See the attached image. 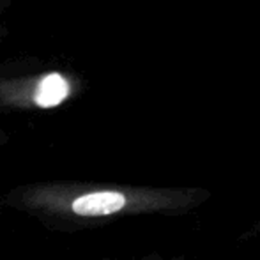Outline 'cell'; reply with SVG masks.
I'll return each instance as SVG.
<instances>
[{
    "mask_svg": "<svg viewBox=\"0 0 260 260\" xmlns=\"http://www.w3.org/2000/svg\"><path fill=\"white\" fill-rule=\"evenodd\" d=\"M85 80L38 58L0 60V113L48 112L78 100Z\"/></svg>",
    "mask_w": 260,
    "mask_h": 260,
    "instance_id": "cell-2",
    "label": "cell"
},
{
    "mask_svg": "<svg viewBox=\"0 0 260 260\" xmlns=\"http://www.w3.org/2000/svg\"><path fill=\"white\" fill-rule=\"evenodd\" d=\"M9 4H11V0H0V14L9 7Z\"/></svg>",
    "mask_w": 260,
    "mask_h": 260,
    "instance_id": "cell-6",
    "label": "cell"
},
{
    "mask_svg": "<svg viewBox=\"0 0 260 260\" xmlns=\"http://www.w3.org/2000/svg\"><path fill=\"white\" fill-rule=\"evenodd\" d=\"M212 200L204 186H151L126 182L39 181L7 189L0 206L57 232L100 229L142 216L177 218Z\"/></svg>",
    "mask_w": 260,
    "mask_h": 260,
    "instance_id": "cell-1",
    "label": "cell"
},
{
    "mask_svg": "<svg viewBox=\"0 0 260 260\" xmlns=\"http://www.w3.org/2000/svg\"><path fill=\"white\" fill-rule=\"evenodd\" d=\"M7 34H9V32H7V27L0 21V41H4V39L7 38Z\"/></svg>",
    "mask_w": 260,
    "mask_h": 260,
    "instance_id": "cell-5",
    "label": "cell"
},
{
    "mask_svg": "<svg viewBox=\"0 0 260 260\" xmlns=\"http://www.w3.org/2000/svg\"><path fill=\"white\" fill-rule=\"evenodd\" d=\"M7 142H9V135H7V131L4 129L2 126H0V147H4Z\"/></svg>",
    "mask_w": 260,
    "mask_h": 260,
    "instance_id": "cell-4",
    "label": "cell"
},
{
    "mask_svg": "<svg viewBox=\"0 0 260 260\" xmlns=\"http://www.w3.org/2000/svg\"><path fill=\"white\" fill-rule=\"evenodd\" d=\"M100 260H191L186 255H163V253H157V251H151V253H145V255H138V257H129V258H124V257H105Z\"/></svg>",
    "mask_w": 260,
    "mask_h": 260,
    "instance_id": "cell-3",
    "label": "cell"
}]
</instances>
